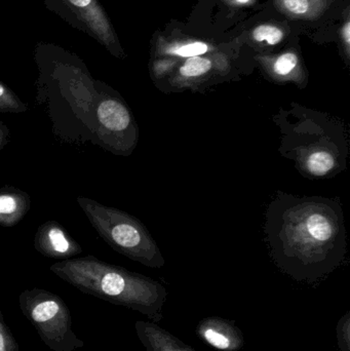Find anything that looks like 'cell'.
<instances>
[{
    "label": "cell",
    "mask_w": 350,
    "mask_h": 351,
    "mask_svg": "<svg viewBox=\"0 0 350 351\" xmlns=\"http://www.w3.org/2000/svg\"><path fill=\"white\" fill-rule=\"evenodd\" d=\"M281 133L279 152L300 175L331 179L347 169L349 130L343 119L292 102L273 117Z\"/></svg>",
    "instance_id": "cell-2"
},
{
    "label": "cell",
    "mask_w": 350,
    "mask_h": 351,
    "mask_svg": "<svg viewBox=\"0 0 350 351\" xmlns=\"http://www.w3.org/2000/svg\"><path fill=\"white\" fill-rule=\"evenodd\" d=\"M28 109V105L23 102L12 88L0 82V112L24 113Z\"/></svg>",
    "instance_id": "cell-13"
},
{
    "label": "cell",
    "mask_w": 350,
    "mask_h": 351,
    "mask_svg": "<svg viewBox=\"0 0 350 351\" xmlns=\"http://www.w3.org/2000/svg\"><path fill=\"white\" fill-rule=\"evenodd\" d=\"M197 334L199 339L218 350L238 351L245 344L240 329L221 317L203 319L197 325Z\"/></svg>",
    "instance_id": "cell-9"
},
{
    "label": "cell",
    "mask_w": 350,
    "mask_h": 351,
    "mask_svg": "<svg viewBox=\"0 0 350 351\" xmlns=\"http://www.w3.org/2000/svg\"><path fill=\"white\" fill-rule=\"evenodd\" d=\"M337 339L341 351H350V313L347 311L337 325Z\"/></svg>",
    "instance_id": "cell-16"
},
{
    "label": "cell",
    "mask_w": 350,
    "mask_h": 351,
    "mask_svg": "<svg viewBox=\"0 0 350 351\" xmlns=\"http://www.w3.org/2000/svg\"><path fill=\"white\" fill-rule=\"evenodd\" d=\"M209 51V45L201 41H195V43H184V45H173L164 49V53L173 57L188 59V58L205 55Z\"/></svg>",
    "instance_id": "cell-14"
},
{
    "label": "cell",
    "mask_w": 350,
    "mask_h": 351,
    "mask_svg": "<svg viewBox=\"0 0 350 351\" xmlns=\"http://www.w3.org/2000/svg\"><path fill=\"white\" fill-rule=\"evenodd\" d=\"M135 328L138 338L147 351H195L155 323L138 321Z\"/></svg>",
    "instance_id": "cell-11"
},
{
    "label": "cell",
    "mask_w": 350,
    "mask_h": 351,
    "mask_svg": "<svg viewBox=\"0 0 350 351\" xmlns=\"http://www.w3.org/2000/svg\"><path fill=\"white\" fill-rule=\"evenodd\" d=\"M49 269L84 294L133 309L153 323L164 319L162 307L168 293L162 284L147 276L92 255L57 262Z\"/></svg>",
    "instance_id": "cell-3"
},
{
    "label": "cell",
    "mask_w": 350,
    "mask_h": 351,
    "mask_svg": "<svg viewBox=\"0 0 350 351\" xmlns=\"http://www.w3.org/2000/svg\"><path fill=\"white\" fill-rule=\"evenodd\" d=\"M47 10L100 43L111 55L125 58L118 37L99 0H42Z\"/></svg>",
    "instance_id": "cell-7"
},
{
    "label": "cell",
    "mask_w": 350,
    "mask_h": 351,
    "mask_svg": "<svg viewBox=\"0 0 350 351\" xmlns=\"http://www.w3.org/2000/svg\"><path fill=\"white\" fill-rule=\"evenodd\" d=\"M236 1L238 2V3L246 4L250 2V0H236Z\"/></svg>",
    "instance_id": "cell-21"
},
{
    "label": "cell",
    "mask_w": 350,
    "mask_h": 351,
    "mask_svg": "<svg viewBox=\"0 0 350 351\" xmlns=\"http://www.w3.org/2000/svg\"><path fill=\"white\" fill-rule=\"evenodd\" d=\"M284 8L295 16H305L310 10V0H282Z\"/></svg>",
    "instance_id": "cell-18"
},
{
    "label": "cell",
    "mask_w": 350,
    "mask_h": 351,
    "mask_svg": "<svg viewBox=\"0 0 350 351\" xmlns=\"http://www.w3.org/2000/svg\"><path fill=\"white\" fill-rule=\"evenodd\" d=\"M76 202L95 230L114 251L147 267H164L166 261L160 247L139 219L84 196H78Z\"/></svg>",
    "instance_id": "cell-4"
},
{
    "label": "cell",
    "mask_w": 350,
    "mask_h": 351,
    "mask_svg": "<svg viewBox=\"0 0 350 351\" xmlns=\"http://www.w3.org/2000/svg\"><path fill=\"white\" fill-rule=\"evenodd\" d=\"M253 37L259 43L265 41L269 45H277L283 40L284 31L273 25H260L255 29Z\"/></svg>",
    "instance_id": "cell-15"
},
{
    "label": "cell",
    "mask_w": 350,
    "mask_h": 351,
    "mask_svg": "<svg viewBox=\"0 0 350 351\" xmlns=\"http://www.w3.org/2000/svg\"><path fill=\"white\" fill-rule=\"evenodd\" d=\"M0 317H2L1 311H0Z\"/></svg>",
    "instance_id": "cell-22"
},
{
    "label": "cell",
    "mask_w": 350,
    "mask_h": 351,
    "mask_svg": "<svg viewBox=\"0 0 350 351\" xmlns=\"http://www.w3.org/2000/svg\"><path fill=\"white\" fill-rule=\"evenodd\" d=\"M265 237L275 265L294 280L314 282L341 265L347 250L338 198L277 190L267 206Z\"/></svg>",
    "instance_id": "cell-1"
},
{
    "label": "cell",
    "mask_w": 350,
    "mask_h": 351,
    "mask_svg": "<svg viewBox=\"0 0 350 351\" xmlns=\"http://www.w3.org/2000/svg\"><path fill=\"white\" fill-rule=\"evenodd\" d=\"M342 38L345 40V45H347V51H349L350 41V25L349 22L342 28Z\"/></svg>",
    "instance_id": "cell-20"
},
{
    "label": "cell",
    "mask_w": 350,
    "mask_h": 351,
    "mask_svg": "<svg viewBox=\"0 0 350 351\" xmlns=\"http://www.w3.org/2000/svg\"><path fill=\"white\" fill-rule=\"evenodd\" d=\"M269 75L277 82H294L301 88L306 84L303 72L300 69L299 58L295 53L288 51L265 66Z\"/></svg>",
    "instance_id": "cell-12"
},
{
    "label": "cell",
    "mask_w": 350,
    "mask_h": 351,
    "mask_svg": "<svg viewBox=\"0 0 350 351\" xmlns=\"http://www.w3.org/2000/svg\"><path fill=\"white\" fill-rule=\"evenodd\" d=\"M23 315L29 319L43 343L53 351H76L84 342L74 333L67 304L42 289L25 290L18 297Z\"/></svg>",
    "instance_id": "cell-5"
},
{
    "label": "cell",
    "mask_w": 350,
    "mask_h": 351,
    "mask_svg": "<svg viewBox=\"0 0 350 351\" xmlns=\"http://www.w3.org/2000/svg\"><path fill=\"white\" fill-rule=\"evenodd\" d=\"M30 208L31 198L27 192L10 185L0 188V226H16Z\"/></svg>",
    "instance_id": "cell-10"
},
{
    "label": "cell",
    "mask_w": 350,
    "mask_h": 351,
    "mask_svg": "<svg viewBox=\"0 0 350 351\" xmlns=\"http://www.w3.org/2000/svg\"><path fill=\"white\" fill-rule=\"evenodd\" d=\"M34 247L51 259H72L82 253V247L57 221H47L37 229Z\"/></svg>",
    "instance_id": "cell-8"
},
{
    "label": "cell",
    "mask_w": 350,
    "mask_h": 351,
    "mask_svg": "<svg viewBox=\"0 0 350 351\" xmlns=\"http://www.w3.org/2000/svg\"><path fill=\"white\" fill-rule=\"evenodd\" d=\"M10 141V131L8 125L0 121V150L3 149Z\"/></svg>",
    "instance_id": "cell-19"
},
{
    "label": "cell",
    "mask_w": 350,
    "mask_h": 351,
    "mask_svg": "<svg viewBox=\"0 0 350 351\" xmlns=\"http://www.w3.org/2000/svg\"><path fill=\"white\" fill-rule=\"evenodd\" d=\"M0 351H18V343L2 317H0Z\"/></svg>",
    "instance_id": "cell-17"
},
{
    "label": "cell",
    "mask_w": 350,
    "mask_h": 351,
    "mask_svg": "<svg viewBox=\"0 0 350 351\" xmlns=\"http://www.w3.org/2000/svg\"><path fill=\"white\" fill-rule=\"evenodd\" d=\"M95 90L96 133L99 143L117 156H129L139 142L135 117L125 99L102 82H92Z\"/></svg>",
    "instance_id": "cell-6"
}]
</instances>
